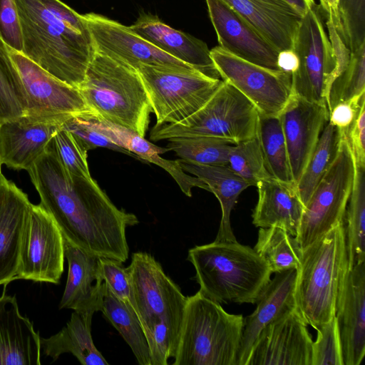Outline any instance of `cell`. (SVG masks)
Listing matches in <instances>:
<instances>
[{"label":"cell","mask_w":365,"mask_h":365,"mask_svg":"<svg viewBox=\"0 0 365 365\" xmlns=\"http://www.w3.org/2000/svg\"><path fill=\"white\" fill-rule=\"evenodd\" d=\"M8 49L24 88V115L61 127L72 116L89 110L78 88L54 78L22 53Z\"/></svg>","instance_id":"cell-13"},{"label":"cell","mask_w":365,"mask_h":365,"mask_svg":"<svg viewBox=\"0 0 365 365\" xmlns=\"http://www.w3.org/2000/svg\"><path fill=\"white\" fill-rule=\"evenodd\" d=\"M244 317L197 292L187 297L173 365H236Z\"/></svg>","instance_id":"cell-7"},{"label":"cell","mask_w":365,"mask_h":365,"mask_svg":"<svg viewBox=\"0 0 365 365\" xmlns=\"http://www.w3.org/2000/svg\"><path fill=\"white\" fill-rule=\"evenodd\" d=\"M342 131L329 121L304 170L296 190L304 206L315 187L329 170L339 150Z\"/></svg>","instance_id":"cell-33"},{"label":"cell","mask_w":365,"mask_h":365,"mask_svg":"<svg viewBox=\"0 0 365 365\" xmlns=\"http://www.w3.org/2000/svg\"><path fill=\"white\" fill-rule=\"evenodd\" d=\"M26 171L39 205L53 218L65 242L100 257L128 259L125 230L139 221L118 208L92 177L72 175L48 150Z\"/></svg>","instance_id":"cell-1"},{"label":"cell","mask_w":365,"mask_h":365,"mask_svg":"<svg viewBox=\"0 0 365 365\" xmlns=\"http://www.w3.org/2000/svg\"><path fill=\"white\" fill-rule=\"evenodd\" d=\"M219 46L233 56L274 71L279 51L252 24L222 0H205Z\"/></svg>","instance_id":"cell-17"},{"label":"cell","mask_w":365,"mask_h":365,"mask_svg":"<svg viewBox=\"0 0 365 365\" xmlns=\"http://www.w3.org/2000/svg\"><path fill=\"white\" fill-rule=\"evenodd\" d=\"M326 22L331 24L340 36L341 24L339 14V0H319Z\"/></svg>","instance_id":"cell-48"},{"label":"cell","mask_w":365,"mask_h":365,"mask_svg":"<svg viewBox=\"0 0 365 365\" xmlns=\"http://www.w3.org/2000/svg\"><path fill=\"white\" fill-rule=\"evenodd\" d=\"M253 249L272 273L299 267L302 250L296 237L281 227H260Z\"/></svg>","instance_id":"cell-32"},{"label":"cell","mask_w":365,"mask_h":365,"mask_svg":"<svg viewBox=\"0 0 365 365\" xmlns=\"http://www.w3.org/2000/svg\"><path fill=\"white\" fill-rule=\"evenodd\" d=\"M93 316L73 311L69 321L58 333L48 338L41 337L43 354L56 361L61 354L70 353L83 365H108L92 339Z\"/></svg>","instance_id":"cell-29"},{"label":"cell","mask_w":365,"mask_h":365,"mask_svg":"<svg viewBox=\"0 0 365 365\" xmlns=\"http://www.w3.org/2000/svg\"><path fill=\"white\" fill-rule=\"evenodd\" d=\"M22 53L59 81L78 88L94 53L83 17L60 0H15Z\"/></svg>","instance_id":"cell-2"},{"label":"cell","mask_w":365,"mask_h":365,"mask_svg":"<svg viewBox=\"0 0 365 365\" xmlns=\"http://www.w3.org/2000/svg\"><path fill=\"white\" fill-rule=\"evenodd\" d=\"M256 186L258 201L252 215L253 225L259 228L279 226L295 237L304 209L296 187L273 178Z\"/></svg>","instance_id":"cell-27"},{"label":"cell","mask_w":365,"mask_h":365,"mask_svg":"<svg viewBox=\"0 0 365 365\" xmlns=\"http://www.w3.org/2000/svg\"><path fill=\"white\" fill-rule=\"evenodd\" d=\"M119 332L140 365H151L148 344L133 307L115 297L106 287L101 311Z\"/></svg>","instance_id":"cell-30"},{"label":"cell","mask_w":365,"mask_h":365,"mask_svg":"<svg viewBox=\"0 0 365 365\" xmlns=\"http://www.w3.org/2000/svg\"><path fill=\"white\" fill-rule=\"evenodd\" d=\"M77 115L112 143L145 161L156 165L160 155L169 151L167 148L158 147L133 130L110 122L89 110Z\"/></svg>","instance_id":"cell-35"},{"label":"cell","mask_w":365,"mask_h":365,"mask_svg":"<svg viewBox=\"0 0 365 365\" xmlns=\"http://www.w3.org/2000/svg\"><path fill=\"white\" fill-rule=\"evenodd\" d=\"M279 52L293 49L302 15L286 0H222Z\"/></svg>","instance_id":"cell-25"},{"label":"cell","mask_w":365,"mask_h":365,"mask_svg":"<svg viewBox=\"0 0 365 365\" xmlns=\"http://www.w3.org/2000/svg\"><path fill=\"white\" fill-rule=\"evenodd\" d=\"M99 271L106 287L118 299L131 306L130 277L123 262L108 257H100Z\"/></svg>","instance_id":"cell-43"},{"label":"cell","mask_w":365,"mask_h":365,"mask_svg":"<svg viewBox=\"0 0 365 365\" xmlns=\"http://www.w3.org/2000/svg\"><path fill=\"white\" fill-rule=\"evenodd\" d=\"M302 16L317 2L315 0H286Z\"/></svg>","instance_id":"cell-50"},{"label":"cell","mask_w":365,"mask_h":365,"mask_svg":"<svg viewBox=\"0 0 365 365\" xmlns=\"http://www.w3.org/2000/svg\"><path fill=\"white\" fill-rule=\"evenodd\" d=\"M259 114L254 105L228 83H222L197 110L180 122L153 126L150 140L213 138L237 144L257 135Z\"/></svg>","instance_id":"cell-9"},{"label":"cell","mask_w":365,"mask_h":365,"mask_svg":"<svg viewBox=\"0 0 365 365\" xmlns=\"http://www.w3.org/2000/svg\"><path fill=\"white\" fill-rule=\"evenodd\" d=\"M348 269L344 221L302 250L295 297L297 309L308 325L317 329L334 317Z\"/></svg>","instance_id":"cell-6"},{"label":"cell","mask_w":365,"mask_h":365,"mask_svg":"<svg viewBox=\"0 0 365 365\" xmlns=\"http://www.w3.org/2000/svg\"><path fill=\"white\" fill-rule=\"evenodd\" d=\"M137 70L156 118L154 126L185 119L201 108L222 83L194 68L141 65Z\"/></svg>","instance_id":"cell-10"},{"label":"cell","mask_w":365,"mask_h":365,"mask_svg":"<svg viewBox=\"0 0 365 365\" xmlns=\"http://www.w3.org/2000/svg\"><path fill=\"white\" fill-rule=\"evenodd\" d=\"M227 166L249 186H256L259 181L272 178L257 135L232 145Z\"/></svg>","instance_id":"cell-38"},{"label":"cell","mask_w":365,"mask_h":365,"mask_svg":"<svg viewBox=\"0 0 365 365\" xmlns=\"http://www.w3.org/2000/svg\"><path fill=\"white\" fill-rule=\"evenodd\" d=\"M178 161L182 169L205 183L220 202L222 217L215 240L237 241L230 225V215L236 202L249 185L233 173L227 165H208Z\"/></svg>","instance_id":"cell-28"},{"label":"cell","mask_w":365,"mask_h":365,"mask_svg":"<svg viewBox=\"0 0 365 365\" xmlns=\"http://www.w3.org/2000/svg\"><path fill=\"white\" fill-rule=\"evenodd\" d=\"M354 173L353 154L342 131L339 150L332 164L304 206L295 236L302 250L344 222Z\"/></svg>","instance_id":"cell-11"},{"label":"cell","mask_w":365,"mask_h":365,"mask_svg":"<svg viewBox=\"0 0 365 365\" xmlns=\"http://www.w3.org/2000/svg\"><path fill=\"white\" fill-rule=\"evenodd\" d=\"M130 28L165 53L209 77L220 79L203 41L170 27L150 14H141Z\"/></svg>","instance_id":"cell-22"},{"label":"cell","mask_w":365,"mask_h":365,"mask_svg":"<svg viewBox=\"0 0 365 365\" xmlns=\"http://www.w3.org/2000/svg\"><path fill=\"white\" fill-rule=\"evenodd\" d=\"M1 163H0V173H1Z\"/></svg>","instance_id":"cell-51"},{"label":"cell","mask_w":365,"mask_h":365,"mask_svg":"<svg viewBox=\"0 0 365 365\" xmlns=\"http://www.w3.org/2000/svg\"><path fill=\"white\" fill-rule=\"evenodd\" d=\"M26 97L19 71L8 46L0 37V123L25 115Z\"/></svg>","instance_id":"cell-36"},{"label":"cell","mask_w":365,"mask_h":365,"mask_svg":"<svg viewBox=\"0 0 365 365\" xmlns=\"http://www.w3.org/2000/svg\"><path fill=\"white\" fill-rule=\"evenodd\" d=\"M364 102H365V93L336 103L329 110V122L341 131L346 132L355 120Z\"/></svg>","instance_id":"cell-47"},{"label":"cell","mask_w":365,"mask_h":365,"mask_svg":"<svg viewBox=\"0 0 365 365\" xmlns=\"http://www.w3.org/2000/svg\"><path fill=\"white\" fill-rule=\"evenodd\" d=\"M127 269L131 307L146 337L151 365H167L175 355L187 297L148 252L133 253Z\"/></svg>","instance_id":"cell-3"},{"label":"cell","mask_w":365,"mask_h":365,"mask_svg":"<svg viewBox=\"0 0 365 365\" xmlns=\"http://www.w3.org/2000/svg\"><path fill=\"white\" fill-rule=\"evenodd\" d=\"M61 125L26 115L0 123V163L27 170L42 155Z\"/></svg>","instance_id":"cell-26"},{"label":"cell","mask_w":365,"mask_h":365,"mask_svg":"<svg viewBox=\"0 0 365 365\" xmlns=\"http://www.w3.org/2000/svg\"><path fill=\"white\" fill-rule=\"evenodd\" d=\"M32 203L0 173V285L16 279L23 234Z\"/></svg>","instance_id":"cell-20"},{"label":"cell","mask_w":365,"mask_h":365,"mask_svg":"<svg viewBox=\"0 0 365 365\" xmlns=\"http://www.w3.org/2000/svg\"><path fill=\"white\" fill-rule=\"evenodd\" d=\"M298 309L265 327L246 365H312V336Z\"/></svg>","instance_id":"cell-15"},{"label":"cell","mask_w":365,"mask_h":365,"mask_svg":"<svg viewBox=\"0 0 365 365\" xmlns=\"http://www.w3.org/2000/svg\"><path fill=\"white\" fill-rule=\"evenodd\" d=\"M65 258L68 270L59 309L92 314L101 311L106 286L100 276V257L65 242Z\"/></svg>","instance_id":"cell-23"},{"label":"cell","mask_w":365,"mask_h":365,"mask_svg":"<svg viewBox=\"0 0 365 365\" xmlns=\"http://www.w3.org/2000/svg\"><path fill=\"white\" fill-rule=\"evenodd\" d=\"M167 148L182 160L195 164L227 165L234 144L213 138H174L168 140Z\"/></svg>","instance_id":"cell-37"},{"label":"cell","mask_w":365,"mask_h":365,"mask_svg":"<svg viewBox=\"0 0 365 365\" xmlns=\"http://www.w3.org/2000/svg\"><path fill=\"white\" fill-rule=\"evenodd\" d=\"M344 133L355 164L365 167V102L361 104L353 123Z\"/></svg>","instance_id":"cell-46"},{"label":"cell","mask_w":365,"mask_h":365,"mask_svg":"<svg viewBox=\"0 0 365 365\" xmlns=\"http://www.w3.org/2000/svg\"><path fill=\"white\" fill-rule=\"evenodd\" d=\"M324 20L317 3L302 16L293 45L299 66L291 76L293 95L328 107L331 86L351 51L336 30L327 31Z\"/></svg>","instance_id":"cell-8"},{"label":"cell","mask_w":365,"mask_h":365,"mask_svg":"<svg viewBox=\"0 0 365 365\" xmlns=\"http://www.w3.org/2000/svg\"><path fill=\"white\" fill-rule=\"evenodd\" d=\"M340 37L353 52L365 43V0H339Z\"/></svg>","instance_id":"cell-41"},{"label":"cell","mask_w":365,"mask_h":365,"mask_svg":"<svg viewBox=\"0 0 365 365\" xmlns=\"http://www.w3.org/2000/svg\"><path fill=\"white\" fill-rule=\"evenodd\" d=\"M61 128L74 135L86 147L88 150L101 147L133 155L112 143L108 138L83 121L77 115L64 122Z\"/></svg>","instance_id":"cell-44"},{"label":"cell","mask_w":365,"mask_h":365,"mask_svg":"<svg viewBox=\"0 0 365 365\" xmlns=\"http://www.w3.org/2000/svg\"><path fill=\"white\" fill-rule=\"evenodd\" d=\"M0 37L8 47L21 52V32L15 0H0Z\"/></svg>","instance_id":"cell-45"},{"label":"cell","mask_w":365,"mask_h":365,"mask_svg":"<svg viewBox=\"0 0 365 365\" xmlns=\"http://www.w3.org/2000/svg\"><path fill=\"white\" fill-rule=\"evenodd\" d=\"M210 56L222 80L245 96L262 116H279L293 95L290 73L246 61L219 46L210 50Z\"/></svg>","instance_id":"cell-12"},{"label":"cell","mask_w":365,"mask_h":365,"mask_svg":"<svg viewBox=\"0 0 365 365\" xmlns=\"http://www.w3.org/2000/svg\"><path fill=\"white\" fill-rule=\"evenodd\" d=\"M65 242L51 215L32 205L23 234L16 279L58 284L64 269Z\"/></svg>","instance_id":"cell-14"},{"label":"cell","mask_w":365,"mask_h":365,"mask_svg":"<svg viewBox=\"0 0 365 365\" xmlns=\"http://www.w3.org/2000/svg\"><path fill=\"white\" fill-rule=\"evenodd\" d=\"M258 299L255 310L244 318L236 365H246L252 346L262 329L297 309L295 288L298 269L274 273Z\"/></svg>","instance_id":"cell-21"},{"label":"cell","mask_w":365,"mask_h":365,"mask_svg":"<svg viewBox=\"0 0 365 365\" xmlns=\"http://www.w3.org/2000/svg\"><path fill=\"white\" fill-rule=\"evenodd\" d=\"M0 296V365H41V336L19 311L15 295Z\"/></svg>","instance_id":"cell-24"},{"label":"cell","mask_w":365,"mask_h":365,"mask_svg":"<svg viewBox=\"0 0 365 365\" xmlns=\"http://www.w3.org/2000/svg\"><path fill=\"white\" fill-rule=\"evenodd\" d=\"M46 150L52 151L72 175L91 178L88 163V150L71 132L58 129L51 138Z\"/></svg>","instance_id":"cell-40"},{"label":"cell","mask_w":365,"mask_h":365,"mask_svg":"<svg viewBox=\"0 0 365 365\" xmlns=\"http://www.w3.org/2000/svg\"><path fill=\"white\" fill-rule=\"evenodd\" d=\"M278 117L296 185L329 121V109L327 106L292 95Z\"/></svg>","instance_id":"cell-18"},{"label":"cell","mask_w":365,"mask_h":365,"mask_svg":"<svg viewBox=\"0 0 365 365\" xmlns=\"http://www.w3.org/2000/svg\"><path fill=\"white\" fill-rule=\"evenodd\" d=\"M352 189L344 215L349 269L365 262V167L355 164Z\"/></svg>","instance_id":"cell-31"},{"label":"cell","mask_w":365,"mask_h":365,"mask_svg":"<svg viewBox=\"0 0 365 365\" xmlns=\"http://www.w3.org/2000/svg\"><path fill=\"white\" fill-rule=\"evenodd\" d=\"M365 93V43L351 52L345 68L333 82L328 98L329 112L336 103Z\"/></svg>","instance_id":"cell-39"},{"label":"cell","mask_w":365,"mask_h":365,"mask_svg":"<svg viewBox=\"0 0 365 365\" xmlns=\"http://www.w3.org/2000/svg\"><path fill=\"white\" fill-rule=\"evenodd\" d=\"M257 137L271 177L281 182L296 187L291 173L287 145L279 117L259 115Z\"/></svg>","instance_id":"cell-34"},{"label":"cell","mask_w":365,"mask_h":365,"mask_svg":"<svg viewBox=\"0 0 365 365\" xmlns=\"http://www.w3.org/2000/svg\"><path fill=\"white\" fill-rule=\"evenodd\" d=\"M277 66L280 71L291 75L297 69L299 60L293 49L279 51L277 56Z\"/></svg>","instance_id":"cell-49"},{"label":"cell","mask_w":365,"mask_h":365,"mask_svg":"<svg viewBox=\"0 0 365 365\" xmlns=\"http://www.w3.org/2000/svg\"><path fill=\"white\" fill-rule=\"evenodd\" d=\"M78 89L89 110L145 138L153 111L137 69L94 49Z\"/></svg>","instance_id":"cell-5"},{"label":"cell","mask_w":365,"mask_h":365,"mask_svg":"<svg viewBox=\"0 0 365 365\" xmlns=\"http://www.w3.org/2000/svg\"><path fill=\"white\" fill-rule=\"evenodd\" d=\"M83 17L96 51L135 69L141 65L193 68L158 48L130 26L95 13L86 14Z\"/></svg>","instance_id":"cell-16"},{"label":"cell","mask_w":365,"mask_h":365,"mask_svg":"<svg viewBox=\"0 0 365 365\" xmlns=\"http://www.w3.org/2000/svg\"><path fill=\"white\" fill-rule=\"evenodd\" d=\"M199 291L218 303L256 304L271 280L266 262L237 241H216L188 250Z\"/></svg>","instance_id":"cell-4"},{"label":"cell","mask_w":365,"mask_h":365,"mask_svg":"<svg viewBox=\"0 0 365 365\" xmlns=\"http://www.w3.org/2000/svg\"><path fill=\"white\" fill-rule=\"evenodd\" d=\"M334 316L344 365L361 364L365 355V262L348 269Z\"/></svg>","instance_id":"cell-19"},{"label":"cell","mask_w":365,"mask_h":365,"mask_svg":"<svg viewBox=\"0 0 365 365\" xmlns=\"http://www.w3.org/2000/svg\"><path fill=\"white\" fill-rule=\"evenodd\" d=\"M312 365H344L335 316L317 329Z\"/></svg>","instance_id":"cell-42"}]
</instances>
